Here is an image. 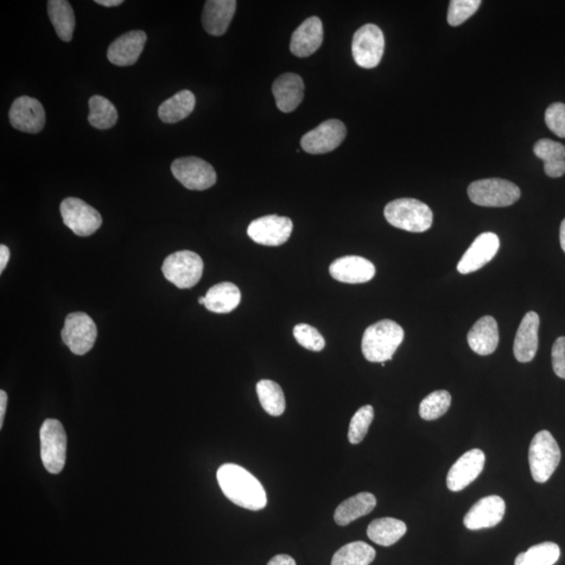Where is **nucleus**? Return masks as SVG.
<instances>
[{"instance_id": "c756f323", "label": "nucleus", "mask_w": 565, "mask_h": 565, "mask_svg": "<svg viewBox=\"0 0 565 565\" xmlns=\"http://www.w3.org/2000/svg\"><path fill=\"white\" fill-rule=\"evenodd\" d=\"M48 12L50 22H52L60 40L66 42L72 41L75 27V18L72 4L66 2V0H49Z\"/></svg>"}, {"instance_id": "39448f33", "label": "nucleus", "mask_w": 565, "mask_h": 565, "mask_svg": "<svg viewBox=\"0 0 565 565\" xmlns=\"http://www.w3.org/2000/svg\"><path fill=\"white\" fill-rule=\"evenodd\" d=\"M67 437L62 423L47 419L40 428V455L44 468L59 474L66 466Z\"/></svg>"}, {"instance_id": "4468645a", "label": "nucleus", "mask_w": 565, "mask_h": 565, "mask_svg": "<svg viewBox=\"0 0 565 565\" xmlns=\"http://www.w3.org/2000/svg\"><path fill=\"white\" fill-rule=\"evenodd\" d=\"M10 123L15 129L27 133L42 131L46 125V111L40 101L22 95L11 106Z\"/></svg>"}, {"instance_id": "f8f14e48", "label": "nucleus", "mask_w": 565, "mask_h": 565, "mask_svg": "<svg viewBox=\"0 0 565 565\" xmlns=\"http://www.w3.org/2000/svg\"><path fill=\"white\" fill-rule=\"evenodd\" d=\"M347 136L344 123L328 119L309 131L301 139L302 149L309 154H325L340 147Z\"/></svg>"}, {"instance_id": "9b49d317", "label": "nucleus", "mask_w": 565, "mask_h": 565, "mask_svg": "<svg viewBox=\"0 0 565 565\" xmlns=\"http://www.w3.org/2000/svg\"><path fill=\"white\" fill-rule=\"evenodd\" d=\"M60 211L65 225L80 237L91 236L99 230L103 221L97 209L75 197L63 200Z\"/></svg>"}, {"instance_id": "79ce46f5", "label": "nucleus", "mask_w": 565, "mask_h": 565, "mask_svg": "<svg viewBox=\"0 0 565 565\" xmlns=\"http://www.w3.org/2000/svg\"><path fill=\"white\" fill-rule=\"evenodd\" d=\"M10 260V250L8 246H0V272H4Z\"/></svg>"}, {"instance_id": "7c9ffc66", "label": "nucleus", "mask_w": 565, "mask_h": 565, "mask_svg": "<svg viewBox=\"0 0 565 565\" xmlns=\"http://www.w3.org/2000/svg\"><path fill=\"white\" fill-rule=\"evenodd\" d=\"M376 557V551L364 542L344 545L334 554L331 565H370Z\"/></svg>"}, {"instance_id": "37998d69", "label": "nucleus", "mask_w": 565, "mask_h": 565, "mask_svg": "<svg viewBox=\"0 0 565 565\" xmlns=\"http://www.w3.org/2000/svg\"><path fill=\"white\" fill-rule=\"evenodd\" d=\"M6 404H8V395L4 391H0V428H3Z\"/></svg>"}, {"instance_id": "2eb2a0df", "label": "nucleus", "mask_w": 565, "mask_h": 565, "mask_svg": "<svg viewBox=\"0 0 565 565\" xmlns=\"http://www.w3.org/2000/svg\"><path fill=\"white\" fill-rule=\"evenodd\" d=\"M485 462V454L481 449H472L463 455L450 468L447 474L446 482L449 490L453 492L464 490L479 478L484 469Z\"/></svg>"}, {"instance_id": "393cba45", "label": "nucleus", "mask_w": 565, "mask_h": 565, "mask_svg": "<svg viewBox=\"0 0 565 565\" xmlns=\"http://www.w3.org/2000/svg\"><path fill=\"white\" fill-rule=\"evenodd\" d=\"M377 505V499L372 493L361 492L342 501L334 513L335 523L345 526L360 517L370 514Z\"/></svg>"}, {"instance_id": "c85d7f7f", "label": "nucleus", "mask_w": 565, "mask_h": 565, "mask_svg": "<svg viewBox=\"0 0 565 565\" xmlns=\"http://www.w3.org/2000/svg\"><path fill=\"white\" fill-rule=\"evenodd\" d=\"M195 105L194 93L187 90L181 91L174 94L172 98L163 102L158 108V116L163 123H179L193 112Z\"/></svg>"}, {"instance_id": "6ab92c4d", "label": "nucleus", "mask_w": 565, "mask_h": 565, "mask_svg": "<svg viewBox=\"0 0 565 565\" xmlns=\"http://www.w3.org/2000/svg\"><path fill=\"white\" fill-rule=\"evenodd\" d=\"M147 35L143 31H131L114 40L108 49L107 57L112 65L130 66L136 65L141 56Z\"/></svg>"}, {"instance_id": "58836bf2", "label": "nucleus", "mask_w": 565, "mask_h": 565, "mask_svg": "<svg viewBox=\"0 0 565 565\" xmlns=\"http://www.w3.org/2000/svg\"><path fill=\"white\" fill-rule=\"evenodd\" d=\"M545 124L557 137L565 138V104L554 103L545 111Z\"/></svg>"}, {"instance_id": "423d86ee", "label": "nucleus", "mask_w": 565, "mask_h": 565, "mask_svg": "<svg viewBox=\"0 0 565 565\" xmlns=\"http://www.w3.org/2000/svg\"><path fill=\"white\" fill-rule=\"evenodd\" d=\"M467 193L474 205L488 207H510L520 199V190L516 183L500 179L473 181Z\"/></svg>"}, {"instance_id": "49530a36", "label": "nucleus", "mask_w": 565, "mask_h": 565, "mask_svg": "<svg viewBox=\"0 0 565 565\" xmlns=\"http://www.w3.org/2000/svg\"><path fill=\"white\" fill-rule=\"evenodd\" d=\"M199 303L200 305H205V303H206V298H205V297H203V296L199 297Z\"/></svg>"}, {"instance_id": "ddd939ff", "label": "nucleus", "mask_w": 565, "mask_h": 565, "mask_svg": "<svg viewBox=\"0 0 565 565\" xmlns=\"http://www.w3.org/2000/svg\"><path fill=\"white\" fill-rule=\"evenodd\" d=\"M292 230H294V224L290 218L269 215L253 220L247 228V234L258 244L280 246L287 243Z\"/></svg>"}, {"instance_id": "6e6552de", "label": "nucleus", "mask_w": 565, "mask_h": 565, "mask_svg": "<svg viewBox=\"0 0 565 565\" xmlns=\"http://www.w3.org/2000/svg\"><path fill=\"white\" fill-rule=\"evenodd\" d=\"M384 46L383 31L376 24H366L355 31L352 41L353 58L360 67H376L383 59Z\"/></svg>"}, {"instance_id": "f257e3e1", "label": "nucleus", "mask_w": 565, "mask_h": 565, "mask_svg": "<svg viewBox=\"0 0 565 565\" xmlns=\"http://www.w3.org/2000/svg\"><path fill=\"white\" fill-rule=\"evenodd\" d=\"M217 480L222 492L234 505L252 511L262 510L268 505L261 482L243 467L222 465L217 472Z\"/></svg>"}, {"instance_id": "e433bc0d", "label": "nucleus", "mask_w": 565, "mask_h": 565, "mask_svg": "<svg viewBox=\"0 0 565 565\" xmlns=\"http://www.w3.org/2000/svg\"><path fill=\"white\" fill-rule=\"evenodd\" d=\"M481 4V0H453L448 9V23L452 27L464 23L479 10Z\"/></svg>"}, {"instance_id": "5701e85b", "label": "nucleus", "mask_w": 565, "mask_h": 565, "mask_svg": "<svg viewBox=\"0 0 565 565\" xmlns=\"http://www.w3.org/2000/svg\"><path fill=\"white\" fill-rule=\"evenodd\" d=\"M539 316L536 313L525 315L514 340V355L519 363H530L534 359L538 349Z\"/></svg>"}, {"instance_id": "f704fd0d", "label": "nucleus", "mask_w": 565, "mask_h": 565, "mask_svg": "<svg viewBox=\"0 0 565 565\" xmlns=\"http://www.w3.org/2000/svg\"><path fill=\"white\" fill-rule=\"evenodd\" d=\"M450 405H452V396L447 391H435L422 400L419 414L424 420H437L446 414Z\"/></svg>"}, {"instance_id": "c03bdc74", "label": "nucleus", "mask_w": 565, "mask_h": 565, "mask_svg": "<svg viewBox=\"0 0 565 565\" xmlns=\"http://www.w3.org/2000/svg\"><path fill=\"white\" fill-rule=\"evenodd\" d=\"M95 3L106 6V8H112V6H118L124 2L123 0H95Z\"/></svg>"}, {"instance_id": "1a4fd4ad", "label": "nucleus", "mask_w": 565, "mask_h": 565, "mask_svg": "<svg viewBox=\"0 0 565 565\" xmlns=\"http://www.w3.org/2000/svg\"><path fill=\"white\" fill-rule=\"evenodd\" d=\"M171 171L181 185L192 190H205L217 181V174L211 163L199 157L177 158L171 164Z\"/></svg>"}, {"instance_id": "dca6fc26", "label": "nucleus", "mask_w": 565, "mask_h": 565, "mask_svg": "<svg viewBox=\"0 0 565 565\" xmlns=\"http://www.w3.org/2000/svg\"><path fill=\"white\" fill-rule=\"evenodd\" d=\"M499 238L497 234H481L469 247L458 264V271L462 275L472 274L484 268L497 255L499 250Z\"/></svg>"}, {"instance_id": "f3484780", "label": "nucleus", "mask_w": 565, "mask_h": 565, "mask_svg": "<svg viewBox=\"0 0 565 565\" xmlns=\"http://www.w3.org/2000/svg\"><path fill=\"white\" fill-rule=\"evenodd\" d=\"M505 512V500L499 495H490L476 501L466 514L464 525L472 531L493 528L503 520Z\"/></svg>"}, {"instance_id": "a211bd4d", "label": "nucleus", "mask_w": 565, "mask_h": 565, "mask_svg": "<svg viewBox=\"0 0 565 565\" xmlns=\"http://www.w3.org/2000/svg\"><path fill=\"white\" fill-rule=\"evenodd\" d=\"M329 270L336 281L347 284L366 283L376 275L375 266L369 260L358 256L335 260Z\"/></svg>"}, {"instance_id": "b1692460", "label": "nucleus", "mask_w": 565, "mask_h": 565, "mask_svg": "<svg viewBox=\"0 0 565 565\" xmlns=\"http://www.w3.org/2000/svg\"><path fill=\"white\" fill-rule=\"evenodd\" d=\"M467 340L472 350L481 357L494 353L499 342L498 322L492 316L481 317L468 332Z\"/></svg>"}, {"instance_id": "f03ea898", "label": "nucleus", "mask_w": 565, "mask_h": 565, "mask_svg": "<svg viewBox=\"0 0 565 565\" xmlns=\"http://www.w3.org/2000/svg\"><path fill=\"white\" fill-rule=\"evenodd\" d=\"M403 340L402 327L395 322L384 320L366 330L361 349L366 360L384 364L393 358Z\"/></svg>"}, {"instance_id": "72a5a7b5", "label": "nucleus", "mask_w": 565, "mask_h": 565, "mask_svg": "<svg viewBox=\"0 0 565 565\" xmlns=\"http://www.w3.org/2000/svg\"><path fill=\"white\" fill-rule=\"evenodd\" d=\"M561 554L560 545L554 543H543L519 554L516 565H554L560 561Z\"/></svg>"}, {"instance_id": "bb28decb", "label": "nucleus", "mask_w": 565, "mask_h": 565, "mask_svg": "<svg viewBox=\"0 0 565 565\" xmlns=\"http://www.w3.org/2000/svg\"><path fill=\"white\" fill-rule=\"evenodd\" d=\"M534 154L544 163V172L552 179L565 174V146L549 138L539 139L534 145Z\"/></svg>"}, {"instance_id": "a18cd8bd", "label": "nucleus", "mask_w": 565, "mask_h": 565, "mask_svg": "<svg viewBox=\"0 0 565 565\" xmlns=\"http://www.w3.org/2000/svg\"><path fill=\"white\" fill-rule=\"evenodd\" d=\"M561 244L563 252H565V219L562 221L561 226Z\"/></svg>"}, {"instance_id": "a878e982", "label": "nucleus", "mask_w": 565, "mask_h": 565, "mask_svg": "<svg viewBox=\"0 0 565 565\" xmlns=\"http://www.w3.org/2000/svg\"><path fill=\"white\" fill-rule=\"evenodd\" d=\"M205 298V306L207 310L214 313L225 314L239 306L241 292L236 285L224 282L209 288Z\"/></svg>"}, {"instance_id": "9d476101", "label": "nucleus", "mask_w": 565, "mask_h": 565, "mask_svg": "<svg viewBox=\"0 0 565 565\" xmlns=\"http://www.w3.org/2000/svg\"><path fill=\"white\" fill-rule=\"evenodd\" d=\"M61 336L69 350L81 357L92 350L98 338V330L90 315L74 313L67 315Z\"/></svg>"}, {"instance_id": "4be33fe9", "label": "nucleus", "mask_w": 565, "mask_h": 565, "mask_svg": "<svg viewBox=\"0 0 565 565\" xmlns=\"http://www.w3.org/2000/svg\"><path fill=\"white\" fill-rule=\"evenodd\" d=\"M305 85L300 75L294 73L283 74L272 85L276 103L282 112L296 110L304 99Z\"/></svg>"}, {"instance_id": "7ed1b4c3", "label": "nucleus", "mask_w": 565, "mask_h": 565, "mask_svg": "<svg viewBox=\"0 0 565 565\" xmlns=\"http://www.w3.org/2000/svg\"><path fill=\"white\" fill-rule=\"evenodd\" d=\"M384 217L393 226L411 233H424L433 225L434 214L420 200L400 199L384 208Z\"/></svg>"}, {"instance_id": "ea45409f", "label": "nucleus", "mask_w": 565, "mask_h": 565, "mask_svg": "<svg viewBox=\"0 0 565 565\" xmlns=\"http://www.w3.org/2000/svg\"><path fill=\"white\" fill-rule=\"evenodd\" d=\"M552 364L558 377L565 379V338L557 339L552 349Z\"/></svg>"}, {"instance_id": "aec40b11", "label": "nucleus", "mask_w": 565, "mask_h": 565, "mask_svg": "<svg viewBox=\"0 0 565 565\" xmlns=\"http://www.w3.org/2000/svg\"><path fill=\"white\" fill-rule=\"evenodd\" d=\"M322 41L323 28L321 19L310 17L292 34L290 50L298 58H306L322 47Z\"/></svg>"}, {"instance_id": "a19ab883", "label": "nucleus", "mask_w": 565, "mask_h": 565, "mask_svg": "<svg viewBox=\"0 0 565 565\" xmlns=\"http://www.w3.org/2000/svg\"><path fill=\"white\" fill-rule=\"evenodd\" d=\"M268 565H296V562L289 555L280 554L272 558Z\"/></svg>"}, {"instance_id": "cd10ccee", "label": "nucleus", "mask_w": 565, "mask_h": 565, "mask_svg": "<svg viewBox=\"0 0 565 565\" xmlns=\"http://www.w3.org/2000/svg\"><path fill=\"white\" fill-rule=\"evenodd\" d=\"M408 531V526L402 522L392 517L373 520L367 526V536L373 543L383 547H391L400 541Z\"/></svg>"}, {"instance_id": "4c0bfd02", "label": "nucleus", "mask_w": 565, "mask_h": 565, "mask_svg": "<svg viewBox=\"0 0 565 565\" xmlns=\"http://www.w3.org/2000/svg\"><path fill=\"white\" fill-rule=\"evenodd\" d=\"M294 336L298 345L310 351L320 352L326 346L322 335L317 331V329L307 323H298L294 328Z\"/></svg>"}, {"instance_id": "412c9836", "label": "nucleus", "mask_w": 565, "mask_h": 565, "mask_svg": "<svg viewBox=\"0 0 565 565\" xmlns=\"http://www.w3.org/2000/svg\"><path fill=\"white\" fill-rule=\"evenodd\" d=\"M236 8L234 0H208L202 13V25L207 33L213 36L225 34Z\"/></svg>"}, {"instance_id": "2f4dec72", "label": "nucleus", "mask_w": 565, "mask_h": 565, "mask_svg": "<svg viewBox=\"0 0 565 565\" xmlns=\"http://www.w3.org/2000/svg\"><path fill=\"white\" fill-rule=\"evenodd\" d=\"M257 393L263 410L269 415L278 417L286 409L285 396L282 387L275 381L263 379L257 384Z\"/></svg>"}, {"instance_id": "20e7f679", "label": "nucleus", "mask_w": 565, "mask_h": 565, "mask_svg": "<svg viewBox=\"0 0 565 565\" xmlns=\"http://www.w3.org/2000/svg\"><path fill=\"white\" fill-rule=\"evenodd\" d=\"M561 452L553 435L548 430L539 431L533 437L529 448L532 478L539 484L547 482L561 464Z\"/></svg>"}, {"instance_id": "473e14b6", "label": "nucleus", "mask_w": 565, "mask_h": 565, "mask_svg": "<svg viewBox=\"0 0 565 565\" xmlns=\"http://www.w3.org/2000/svg\"><path fill=\"white\" fill-rule=\"evenodd\" d=\"M88 122L100 130L110 129L118 122L117 108L102 95H93L90 100Z\"/></svg>"}, {"instance_id": "c9c22d12", "label": "nucleus", "mask_w": 565, "mask_h": 565, "mask_svg": "<svg viewBox=\"0 0 565 565\" xmlns=\"http://www.w3.org/2000/svg\"><path fill=\"white\" fill-rule=\"evenodd\" d=\"M374 420V409L372 405H365L360 408L352 418L350 428H349V442L357 446L363 441L369 431L370 425Z\"/></svg>"}, {"instance_id": "0eeeda50", "label": "nucleus", "mask_w": 565, "mask_h": 565, "mask_svg": "<svg viewBox=\"0 0 565 565\" xmlns=\"http://www.w3.org/2000/svg\"><path fill=\"white\" fill-rule=\"evenodd\" d=\"M162 270L164 278L177 288L189 289L200 281L203 261L196 252H177L164 260Z\"/></svg>"}]
</instances>
